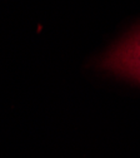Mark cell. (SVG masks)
I'll list each match as a JSON object with an SVG mask.
<instances>
[{
    "mask_svg": "<svg viewBox=\"0 0 140 158\" xmlns=\"http://www.w3.org/2000/svg\"><path fill=\"white\" fill-rule=\"evenodd\" d=\"M102 67L140 83V30L108 53Z\"/></svg>",
    "mask_w": 140,
    "mask_h": 158,
    "instance_id": "cell-1",
    "label": "cell"
}]
</instances>
